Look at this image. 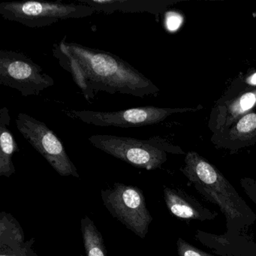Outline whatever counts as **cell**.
I'll use <instances>...</instances> for the list:
<instances>
[{
	"mask_svg": "<svg viewBox=\"0 0 256 256\" xmlns=\"http://www.w3.org/2000/svg\"><path fill=\"white\" fill-rule=\"evenodd\" d=\"M66 40L54 44V56L88 101L101 92L139 98L158 92L150 79L116 54Z\"/></svg>",
	"mask_w": 256,
	"mask_h": 256,
	"instance_id": "1",
	"label": "cell"
},
{
	"mask_svg": "<svg viewBox=\"0 0 256 256\" xmlns=\"http://www.w3.org/2000/svg\"><path fill=\"white\" fill-rule=\"evenodd\" d=\"M181 170L206 200L220 208L226 217V233H242L254 224L256 214L226 176L208 160L197 152H188Z\"/></svg>",
	"mask_w": 256,
	"mask_h": 256,
	"instance_id": "2",
	"label": "cell"
},
{
	"mask_svg": "<svg viewBox=\"0 0 256 256\" xmlns=\"http://www.w3.org/2000/svg\"><path fill=\"white\" fill-rule=\"evenodd\" d=\"M96 12L85 4L44 1H20L0 4V16L31 28H44L68 19L84 18Z\"/></svg>",
	"mask_w": 256,
	"mask_h": 256,
	"instance_id": "3",
	"label": "cell"
},
{
	"mask_svg": "<svg viewBox=\"0 0 256 256\" xmlns=\"http://www.w3.org/2000/svg\"><path fill=\"white\" fill-rule=\"evenodd\" d=\"M88 140L100 150L139 168L155 170L167 160L166 150L152 139L95 134Z\"/></svg>",
	"mask_w": 256,
	"mask_h": 256,
	"instance_id": "4",
	"label": "cell"
},
{
	"mask_svg": "<svg viewBox=\"0 0 256 256\" xmlns=\"http://www.w3.org/2000/svg\"><path fill=\"white\" fill-rule=\"evenodd\" d=\"M103 204L109 212L127 228L144 239L152 221L140 188L116 182L102 190Z\"/></svg>",
	"mask_w": 256,
	"mask_h": 256,
	"instance_id": "5",
	"label": "cell"
},
{
	"mask_svg": "<svg viewBox=\"0 0 256 256\" xmlns=\"http://www.w3.org/2000/svg\"><path fill=\"white\" fill-rule=\"evenodd\" d=\"M54 79L24 54L0 50V84L17 90L22 96H38L54 85Z\"/></svg>",
	"mask_w": 256,
	"mask_h": 256,
	"instance_id": "6",
	"label": "cell"
},
{
	"mask_svg": "<svg viewBox=\"0 0 256 256\" xmlns=\"http://www.w3.org/2000/svg\"><path fill=\"white\" fill-rule=\"evenodd\" d=\"M16 124L20 134L60 176L80 178L62 142L44 122L28 114L20 113Z\"/></svg>",
	"mask_w": 256,
	"mask_h": 256,
	"instance_id": "7",
	"label": "cell"
},
{
	"mask_svg": "<svg viewBox=\"0 0 256 256\" xmlns=\"http://www.w3.org/2000/svg\"><path fill=\"white\" fill-rule=\"evenodd\" d=\"M191 110L145 106L112 112L88 110H66L64 112L70 118L95 126L132 128L154 125L162 122L174 114Z\"/></svg>",
	"mask_w": 256,
	"mask_h": 256,
	"instance_id": "8",
	"label": "cell"
},
{
	"mask_svg": "<svg viewBox=\"0 0 256 256\" xmlns=\"http://www.w3.org/2000/svg\"><path fill=\"white\" fill-rule=\"evenodd\" d=\"M163 191L168 210L176 218L204 222L215 220L218 216V212L208 209L184 190L164 186Z\"/></svg>",
	"mask_w": 256,
	"mask_h": 256,
	"instance_id": "9",
	"label": "cell"
},
{
	"mask_svg": "<svg viewBox=\"0 0 256 256\" xmlns=\"http://www.w3.org/2000/svg\"><path fill=\"white\" fill-rule=\"evenodd\" d=\"M196 239L222 256H256V244L244 233L217 235L197 230Z\"/></svg>",
	"mask_w": 256,
	"mask_h": 256,
	"instance_id": "10",
	"label": "cell"
},
{
	"mask_svg": "<svg viewBox=\"0 0 256 256\" xmlns=\"http://www.w3.org/2000/svg\"><path fill=\"white\" fill-rule=\"evenodd\" d=\"M11 116L8 108L0 110V176L10 178L16 173L13 156L18 152L19 148L8 126Z\"/></svg>",
	"mask_w": 256,
	"mask_h": 256,
	"instance_id": "11",
	"label": "cell"
},
{
	"mask_svg": "<svg viewBox=\"0 0 256 256\" xmlns=\"http://www.w3.org/2000/svg\"><path fill=\"white\" fill-rule=\"evenodd\" d=\"M84 245L88 256H107L102 236L88 216L82 220Z\"/></svg>",
	"mask_w": 256,
	"mask_h": 256,
	"instance_id": "12",
	"label": "cell"
},
{
	"mask_svg": "<svg viewBox=\"0 0 256 256\" xmlns=\"http://www.w3.org/2000/svg\"><path fill=\"white\" fill-rule=\"evenodd\" d=\"M0 238L2 246L5 244L12 248L19 246L24 240L23 232L18 222L5 212L1 214Z\"/></svg>",
	"mask_w": 256,
	"mask_h": 256,
	"instance_id": "13",
	"label": "cell"
},
{
	"mask_svg": "<svg viewBox=\"0 0 256 256\" xmlns=\"http://www.w3.org/2000/svg\"><path fill=\"white\" fill-rule=\"evenodd\" d=\"M256 103V91L248 92L233 102L226 110V125L233 122L236 118L252 108Z\"/></svg>",
	"mask_w": 256,
	"mask_h": 256,
	"instance_id": "14",
	"label": "cell"
},
{
	"mask_svg": "<svg viewBox=\"0 0 256 256\" xmlns=\"http://www.w3.org/2000/svg\"><path fill=\"white\" fill-rule=\"evenodd\" d=\"M256 134V114H247L240 118L230 132L232 138L248 139Z\"/></svg>",
	"mask_w": 256,
	"mask_h": 256,
	"instance_id": "15",
	"label": "cell"
},
{
	"mask_svg": "<svg viewBox=\"0 0 256 256\" xmlns=\"http://www.w3.org/2000/svg\"><path fill=\"white\" fill-rule=\"evenodd\" d=\"M176 248L179 256H215L194 246L181 238L176 241Z\"/></svg>",
	"mask_w": 256,
	"mask_h": 256,
	"instance_id": "16",
	"label": "cell"
},
{
	"mask_svg": "<svg viewBox=\"0 0 256 256\" xmlns=\"http://www.w3.org/2000/svg\"><path fill=\"white\" fill-rule=\"evenodd\" d=\"M240 186L248 198L256 206V180L252 178H242L240 180Z\"/></svg>",
	"mask_w": 256,
	"mask_h": 256,
	"instance_id": "17",
	"label": "cell"
},
{
	"mask_svg": "<svg viewBox=\"0 0 256 256\" xmlns=\"http://www.w3.org/2000/svg\"><path fill=\"white\" fill-rule=\"evenodd\" d=\"M182 23V18L178 13L172 12L168 13L166 16V28L170 32H174L176 30L179 29Z\"/></svg>",
	"mask_w": 256,
	"mask_h": 256,
	"instance_id": "18",
	"label": "cell"
},
{
	"mask_svg": "<svg viewBox=\"0 0 256 256\" xmlns=\"http://www.w3.org/2000/svg\"><path fill=\"white\" fill-rule=\"evenodd\" d=\"M248 82L250 84L256 85V73L253 74L252 76L248 78Z\"/></svg>",
	"mask_w": 256,
	"mask_h": 256,
	"instance_id": "19",
	"label": "cell"
},
{
	"mask_svg": "<svg viewBox=\"0 0 256 256\" xmlns=\"http://www.w3.org/2000/svg\"><path fill=\"white\" fill-rule=\"evenodd\" d=\"M0 256H14V254H8V253H4V252H2V253H1V254H0Z\"/></svg>",
	"mask_w": 256,
	"mask_h": 256,
	"instance_id": "20",
	"label": "cell"
}]
</instances>
